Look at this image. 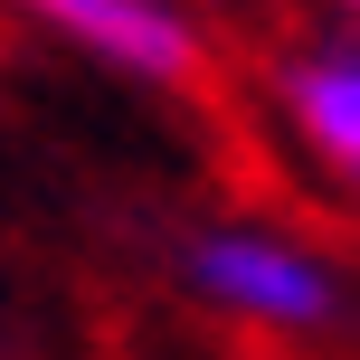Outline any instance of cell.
Returning a JSON list of instances; mask_svg holds the SVG:
<instances>
[{"label": "cell", "instance_id": "cell-1", "mask_svg": "<svg viewBox=\"0 0 360 360\" xmlns=\"http://www.w3.org/2000/svg\"><path fill=\"white\" fill-rule=\"evenodd\" d=\"M180 275H190L218 313H247V323H275V332L342 323V275H332L323 256H304L294 237H266V228H209V237H190Z\"/></svg>", "mask_w": 360, "mask_h": 360}, {"label": "cell", "instance_id": "cell-2", "mask_svg": "<svg viewBox=\"0 0 360 360\" xmlns=\"http://www.w3.org/2000/svg\"><path fill=\"white\" fill-rule=\"evenodd\" d=\"M10 10H29L38 29L76 38L86 57L143 76V86H199L209 76V48L171 0H10Z\"/></svg>", "mask_w": 360, "mask_h": 360}, {"label": "cell", "instance_id": "cell-3", "mask_svg": "<svg viewBox=\"0 0 360 360\" xmlns=\"http://www.w3.org/2000/svg\"><path fill=\"white\" fill-rule=\"evenodd\" d=\"M285 114L313 152L360 190V48H323L285 67Z\"/></svg>", "mask_w": 360, "mask_h": 360}, {"label": "cell", "instance_id": "cell-4", "mask_svg": "<svg viewBox=\"0 0 360 360\" xmlns=\"http://www.w3.org/2000/svg\"><path fill=\"white\" fill-rule=\"evenodd\" d=\"M342 10H351V19H360V0H342Z\"/></svg>", "mask_w": 360, "mask_h": 360}]
</instances>
